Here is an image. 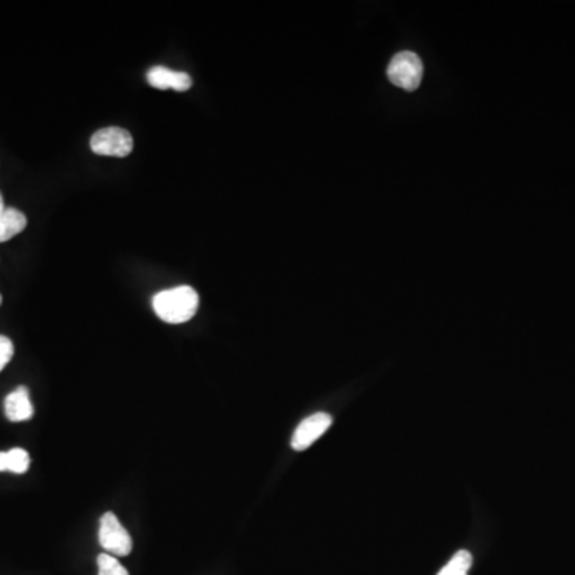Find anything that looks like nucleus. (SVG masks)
Wrapping results in <instances>:
<instances>
[{
    "label": "nucleus",
    "instance_id": "nucleus-5",
    "mask_svg": "<svg viewBox=\"0 0 575 575\" xmlns=\"http://www.w3.org/2000/svg\"><path fill=\"white\" fill-rule=\"evenodd\" d=\"M333 426V418L327 412H317L299 424L292 435V446L294 451H306L312 446L321 435L327 434L328 428Z\"/></svg>",
    "mask_w": 575,
    "mask_h": 575
},
{
    "label": "nucleus",
    "instance_id": "nucleus-12",
    "mask_svg": "<svg viewBox=\"0 0 575 575\" xmlns=\"http://www.w3.org/2000/svg\"><path fill=\"white\" fill-rule=\"evenodd\" d=\"M13 342L10 341L7 336H0V373L13 358Z\"/></svg>",
    "mask_w": 575,
    "mask_h": 575
},
{
    "label": "nucleus",
    "instance_id": "nucleus-7",
    "mask_svg": "<svg viewBox=\"0 0 575 575\" xmlns=\"http://www.w3.org/2000/svg\"><path fill=\"white\" fill-rule=\"evenodd\" d=\"M5 414L12 422H22L29 420L34 414V408L29 400V391L26 387H18L5 398Z\"/></svg>",
    "mask_w": 575,
    "mask_h": 575
},
{
    "label": "nucleus",
    "instance_id": "nucleus-3",
    "mask_svg": "<svg viewBox=\"0 0 575 575\" xmlns=\"http://www.w3.org/2000/svg\"><path fill=\"white\" fill-rule=\"evenodd\" d=\"M90 148L98 156L123 158L133 152V136L125 128L107 127L98 130L90 139Z\"/></svg>",
    "mask_w": 575,
    "mask_h": 575
},
{
    "label": "nucleus",
    "instance_id": "nucleus-8",
    "mask_svg": "<svg viewBox=\"0 0 575 575\" xmlns=\"http://www.w3.org/2000/svg\"><path fill=\"white\" fill-rule=\"evenodd\" d=\"M28 226L26 216L16 208H5L0 213V243L12 240L14 235L22 234Z\"/></svg>",
    "mask_w": 575,
    "mask_h": 575
},
{
    "label": "nucleus",
    "instance_id": "nucleus-14",
    "mask_svg": "<svg viewBox=\"0 0 575 575\" xmlns=\"http://www.w3.org/2000/svg\"><path fill=\"white\" fill-rule=\"evenodd\" d=\"M0 306H2V296H0Z\"/></svg>",
    "mask_w": 575,
    "mask_h": 575
},
{
    "label": "nucleus",
    "instance_id": "nucleus-1",
    "mask_svg": "<svg viewBox=\"0 0 575 575\" xmlns=\"http://www.w3.org/2000/svg\"><path fill=\"white\" fill-rule=\"evenodd\" d=\"M199 294L192 286H176L154 296L152 307L157 317L170 325H181L195 317L199 309Z\"/></svg>",
    "mask_w": 575,
    "mask_h": 575
},
{
    "label": "nucleus",
    "instance_id": "nucleus-2",
    "mask_svg": "<svg viewBox=\"0 0 575 575\" xmlns=\"http://www.w3.org/2000/svg\"><path fill=\"white\" fill-rule=\"evenodd\" d=\"M387 76L393 85L412 92L422 82L424 64L414 51H401L391 58Z\"/></svg>",
    "mask_w": 575,
    "mask_h": 575
},
{
    "label": "nucleus",
    "instance_id": "nucleus-13",
    "mask_svg": "<svg viewBox=\"0 0 575 575\" xmlns=\"http://www.w3.org/2000/svg\"><path fill=\"white\" fill-rule=\"evenodd\" d=\"M5 210V203H4V197H2V193H0V213Z\"/></svg>",
    "mask_w": 575,
    "mask_h": 575
},
{
    "label": "nucleus",
    "instance_id": "nucleus-4",
    "mask_svg": "<svg viewBox=\"0 0 575 575\" xmlns=\"http://www.w3.org/2000/svg\"><path fill=\"white\" fill-rule=\"evenodd\" d=\"M98 539H100L101 547L106 550V553L112 554L115 558L128 556L133 550L131 535L111 511L103 515L101 518Z\"/></svg>",
    "mask_w": 575,
    "mask_h": 575
},
{
    "label": "nucleus",
    "instance_id": "nucleus-10",
    "mask_svg": "<svg viewBox=\"0 0 575 575\" xmlns=\"http://www.w3.org/2000/svg\"><path fill=\"white\" fill-rule=\"evenodd\" d=\"M473 564V556L467 550H461L453 556V560L447 562L436 575H469L470 568Z\"/></svg>",
    "mask_w": 575,
    "mask_h": 575
},
{
    "label": "nucleus",
    "instance_id": "nucleus-11",
    "mask_svg": "<svg viewBox=\"0 0 575 575\" xmlns=\"http://www.w3.org/2000/svg\"><path fill=\"white\" fill-rule=\"evenodd\" d=\"M98 575H130L127 569L112 554L101 553L98 556Z\"/></svg>",
    "mask_w": 575,
    "mask_h": 575
},
{
    "label": "nucleus",
    "instance_id": "nucleus-6",
    "mask_svg": "<svg viewBox=\"0 0 575 575\" xmlns=\"http://www.w3.org/2000/svg\"><path fill=\"white\" fill-rule=\"evenodd\" d=\"M148 82L157 90H175L187 92L192 86V78L185 72L171 71L164 66H156L148 72Z\"/></svg>",
    "mask_w": 575,
    "mask_h": 575
},
{
    "label": "nucleus",
    "instance_id": "nucleus-9",
    "mask_svg": "<svg viewBox=\"0 0 575 575\" xmlns=\"http://www.w3.org/2000/svg\"><path fill=\"white\" fill-rule=\"evenodd\" d=\"M28 451H24L22 447H13L7 453H0V472H13V473H26L29 469Z\"/></svg>",
    "mask_w": 575,
    "mask_h": 575
}]
</instances>
